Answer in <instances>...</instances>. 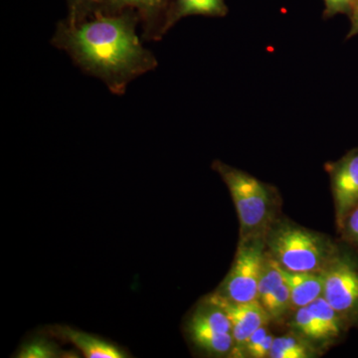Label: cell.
<instances>
[{
    "label": "cell",
    "mask_w": 358,
    "mask_h": 358,
    "mask_svg": "<svg viewBox=\"0 0 358 358\" xmlns=\"http://www.w3.org/2000/svg\"><path fill=\"white\" fill-rule=\"evenodd\" d=\"M108 14L121 13L126 8H136L145 20V39L159 40V13L166 8L169 0H100Z\"/></svg>",
    "instance_id": "9"
},
{
    "label": "cell",
    "mask_w": 358,
    "mask_h": 358,
    "mask_svg": "<svg viewBox=\"0 0 358 358\" xmlns=\"http://www.w3.org/2000/svg\"><path fill=\"white\" fill-rule=\"evenodd\" d=\"M189 322L207 327L218 333L232 334V324L225 312L206 299V303L201 306L193 313Z\"/></svg>",
    "instance_id": "15"
},
{
    "label": "cell",
    "mask_w": 358,
    "mask_h": 358,
    "mask_svg": "<svg viewBox=\"0 0 358 358\" xmlns=\"http://www.w3.org/2000/svg\"><path fill=\"white\" fill-rule=\"evenodd\" d=\"M71 4V15L67 22L71 24L81 22L87 20V14L92 4L100 0H69Z\"/></svg>",
    "instance_id": "21"
},
{
    "label": "cell",
    "mask_w": 358,
    "mask_h": 358,
    "mask_svg": "<svg viewBox=\"0 0 358 358\" xmlns=\"http://www.w3.org/2000/svg\"><path fill=\"white\" fill-rule=\"evenodd\" d=\"M266 251L291 272L322 273L338 243L315 231L284 219H275L265 237Z\"/></svg>",
    "instance_id": "2"
},
{
    "label": "cell",
    "mask_w": 358,
    "mask_h": 358,
    "mask_svg": "<svg viewBox=\"0 0 358 358\" xmlns=\"http://www.w3.org/2000/svg\"><path fill=\"white\" fill-rule=\"evenodd\" d=\"M188 331L193 343L212 355L233 352L234 339L232 334L218 333L199 324L188 322Z\"/></svg>",
    "instance_id": "13"
},
{
    "label": "cell",
    "mask_w": 358,
    "mask_h": 358,
    "mask_svg": "<svg viewBox=\"0 0 358 358\" xmlns=\"http://www.w3.org/2000/svg\"><path fill=\"white\" fill-rule=\"evenodd\" d=\"M326 171L331 178L338 229L346 216L358 205V147L346 152L336 162H327Z\"/></svg>",
    "instance_id": "6"
},
{
    "label": "cell",
    "mask_w": 358,
    "mask_h": 358,
    "mask_svg": "<svg viewBox=\"0 0 358 358\" xmlns=\"http://www.w3.org/2000/svg\"><path fill=\"white\" fill-rule=\"evenodd\" d=\"M274 338L272 334H268L266 338L248 353V357L253 358H265L270 357Z\"/></svg>",
    "instance_id": "22"
},
{
    "label": "cell",
    "mask_w": 358,
    "mask_h": 358,
    "mask_svg": "<svg viewBox=\"0 0 358 358\" xmlns=\"http://www.w3.org/2000/svg\"><path fill=\"white\" fill-rule=\"evenodd\" d=\"M312 343L298 334L278 336L273 341L271 358H310L315 357Z\"/></svg>",
    "instance_id": "14"
},
{
    "label": "cell",
    "mask_w": 358,
    "mask_h": 358,
    "mask_svg": "<svg viewBox=\"0 0 358 358\" xmlns=\"http://www.w3.org/2000/svg\"><path fill=\"white\" fill-rule=\"evenodd\" d=\"M348 17H350V29L348 33L346 39L352 38V37L358 35V0L355 1V6H353L352 9V13H350Z\"/></svg>",
    "instance_id": "23"
},
{
    "label": "cell",
    "mask_w": 358,
    "mask_h": 358,
    "mask_svg": "<svg viewBox=\"0 0 358 358\" xmlns=\"http://www.w3.org/2000/svg\"><path fill=\"white\" fill-rule=\"evenodd\" d=\"M56 355L55 348L46 341H34L21 350V357H52Z\"/></svg>",
    "instance_id": "20"
},
{
    "label": "cell",
    "mask_w": 358,
    "mask_h": 358,
    "mask_svg": "<svg viewBox=\"0 0 358 358\" xmlns=\"http://www.w3.org/2000/svg\"><path fill=\"white\" fill-rule=\"evenodd\" d=\"M217 171L229 189L240 222V240L265 238L275 220L277 195L272 186L253 176L216 160Z\"/></svg>",
    "instance_id": "3"
},
{
    "label": "cell",
    "mask_w": 358,
    "mask_h": 358,
    "mask_svg": "<svg viewBox=\"0 0 358 358\" xmlns=\"http://www.w3.org/2000/svg\"><path fill=\"white\" fill-rule=\"evenodd\" d=\"M63 338L69 339L76 348H79L85 357L88 358H122L126 357L124 353L108 341L95 338L91 334L74 331L69 327L59 329Z\"/></svg>",
    "instance_id": "11"
},
{
    "label": "cell",
    "mask_w": 358,
    "mask_h": 358,
    "mask_svg": "<svg viewBox=\"0 0 358 358\" xmlns=\"http://www.w3.org/2000/svg\"><path fill=\"white\" fill-rule=\"evenodd\" d=\"M324 296L350 327L358 329V256L341 241L322 272Z\"/></svg>",
    "instance_id": "4"
},
{
    "label": "cell",
    "mask_w": 358,
    "mask_h": 358,
    "mask_svg": "<svg viewBox=\"0 0 358 358\" xmlns=\"http://www.w3.org/2000/svg\"><path fill=\"white\" fill-rule=\"evenodd\" d=\"M228 13L225 0H173L164 17L162 37L185 16L205 15L223 17Z\"/></svg>",
    "instance_id": "10"
},
{
    "label": "cell",
    "mask_w": 358,
    "mask_h": 358,
    "mask_svg": "<svg viewBox=\"0 0 358 358\" xmlns=\"http://www.w3.org/2000/svg\"><path fill=\"white\" fill-rule=\"evenodd\" d=\"M292 327H293L294 333L308 339L310 343H324L326 341V343H329L319 322L310 312L308 307L294 310Z\"/></svg>",
    "instance_id": "16"
},
{
    "label": "cell",
    "mask_w": 358,
    "mask_h": 358,
    "mask_svg": "<svg viewBox=\"0 0 358 358\" xmlns=\"http://www.w3.org/2000/svg\"><path fill=\"white\" fill-rule=\"evenodd\" d=\"M131 13H96L79 23L61 22L52 44L67 52L87 74L102 80L115 95H124L133 80L155 69L157 58L143 46Z\"/></svg>",
    "instance_id": "1"
},
{
    "label": "cell",
    "mask_w": 358,
    "mask_h": 358,
    "mask_svg": "<svg viewBox=\"0 0 358 358\" xmlns=\"http://www.w3.org/2000/svg\"><path fill=\"white\" fill-rule=\"evenodd\" d=\"M338 231L341 241L358 256V205L346 216Z\"/></svg>",
    "instance_id": "18"
},
{
    "label": "cell",
    "mask_w": 358,
    "mask_h": 358,
    "mask_svg": "<svg viewBox=\"0 0 358 358\" xmlns=\"http://www.w3.org/2000/svg\"><path fill=\"white\" fill-rule=\"evenodd\" d=\"M357 0H324V10L322 17L324 20L333 18L338 14L350 15Z\"/></svg>",
    "instance_id": "19"
},
{
    "label": "cell",
    "mask_w": 358,
    "mask_h": 358,
    "mask_svg": "<svg viewBox=\"0 0 358 358\" xmlns=\"http://www.w3.org/2000/svg\"><path fill=\"white\" fill-rule=\"evenodd\" d=\"M265 255V238L240 240L232 268L216 294L235 303L258 300Z\"/></svg>",
    "instance_id": "5"
},
{
    "label": "cell",
    "mask_w": 358,
    "mask_h": 358,
    "mask_svg": "<svg viewBox=\"0 0 358 358\" xmlns=\"http://www.w3.org/2000/svg\"><path fill=\"white\" fill-rule=\"evenodd\" d=\"M270 320L279 322L292 310L291 292L286 282H282L264 306Z\"/></svg>",
    "instance_id": "17"
},
{
    "label": "cell",
    "mask_w": 358,
    "mask_h": 358,
    "mask_svg": "<svg viewBox=\"0 0 358 358\" xmlns=\"http://www.w3.org/2000/svg\"><path fill=\"white\" fill-rule=\"evenodd\" d=\"M209 301L219 306L232 324V336L234 339L233 352L235 357H241L242 348L254 331L270 322L267 312L258 300L248 303H235L227 300L218 294H211Z\"/></svg>",
    "instance_id": "7"
},
{
    "label": "cell",
    "mask_w": 358,
    "mask_h": 358,
    "mask_svg": "<svg viewBox=\"0 0 358 358\" xmlns=\"http://www.w3.org/2000/svg\"><path fill=\"white\" fill-rule=\"evenodd\" d=\"M282 277L291 292L292 308L308 307L324 294L322 273L291 272L281 267Z\"/></svg>",
    "instance_id": "8"
},
{
    "label": "cell",
    "mask_w": 358,
    "mask_h": 358,
    "mask_svg": "<svg viewBox=\"0 0 358 358\" xmlns=\"http://www.w3.org/2000/svg\"><path fill=\"white\" fill-rule=\"evenodd\" d=\"M308 308L319 322L329 343L343 338V334L348 333L350 329L339 313L322 296L313 301L308 306Z\"/></svg>",
    "instance_id": "12"
}]
</instances>
